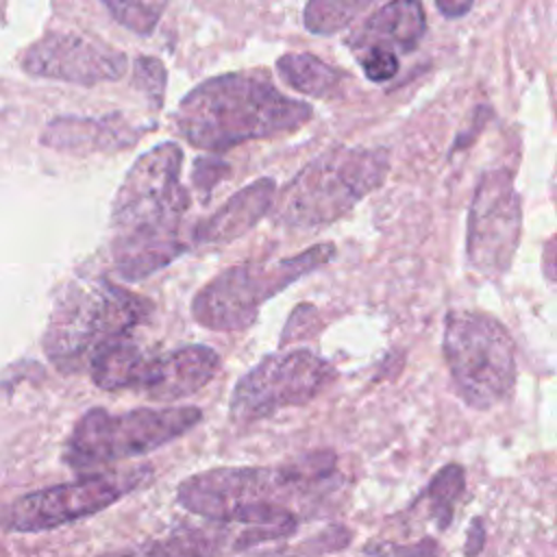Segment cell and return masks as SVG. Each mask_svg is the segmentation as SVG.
<instances>
[{
	"label": "cell",
	"mask_w": 557,
	"mask_h": 557,
	"mask_svg": "<svg viewBox=\"0 0 557 557\" xmlns=\"http://www.w3.org/2000/svg\"><path fill=\"white\" fill-rule=\"evenodd\" d=\"M333 476L331 450L309 453L283 466L211 468L181 481L176 503L209 522L244 529L261 544L292 535L300 520L292 503L313 498Z\"/></svg>",
	"instance_id": "1"
},
{
	"label": "cell",
	"mask_w": 557,
	"mask_h": 557,
	"mask_svg": "<svg viewBox=\"0 0 557 557\" xmlns=\"http://www.w3.org/2000/svg\"><path fill=\"white\" fill-rule=\"evenodd\" d=\"M181 174V146L163 141L146 150L120 183L111 205V259L122 278H148L191 248L181 235L191 200Z\"/></svg>",
	"instance_id": "2"
},
{
	"label": "cell",
	"mask_w": 557,
	"mask_h": 557,
	"mask_svg": "<svg viewBox=\"0 0 557 557\" xmlns=\"http://www.w3.org/2000/svg\"><path fill=\"white\" fill-rule=\"evenodd\" d=\"M313 109L276 89L263 74L211 76L185 94L174 113L178 135L194 148L226 152L244 141L302 128Z\"/></svg>",
	"instance_id": "3"
},
{
	"label": "cell",
	"mask_w": 557,
	"mask_h": 557,
	"mask_svg": "<svg viewBox=\"0 0 557 557\" xmlns=\"http://www.w3.org/2000/svg\"><path fill=\"white\" fill-rule=\"evenodd\" d=\"M152 313V302L107 278L70 283L50 313L44 348L63 372L87 368L104 344L128 337Z\"/></svg>",
	"instance_id": "4"
},
{
	"label": "cell",
	"mask_w": 557,
	"mask_h": 557,
	"mask_svg": "<svg viewBox=\"0 0 557 557\" xmlns=\"http://www.w3.org/2000/svg\"><path fill=\"white\" fill-rule=\"evenodd\" d=\"M389 170L385 148L339 146L309 161L278 194L276 220L292 228H324L374 191Z\"/></svg>",
	"instance_id": "5"
},
{
	"label": "cell",
	"mask_w": 557,
	"mask_h": 557,
	"mask_svg": "<svg viewBox=\"0 0 557 557\" xmlns=\"http://www.w3.org/2000/svg\"><path fill=\"white\" fill-rule=\"evenodd\" d=\"M200 420L202 411L194 405L139 407L124 413L96 407L74 424L63 459L74 470H96L152 453L183 437Z\"/></svg>",
	"instance_id": "6"
},
{
	"label": "cell",
	"mask_w": 557,
	"mask_h": 557,
	"mask_svg": "<svg viewBox=\"0 0 557 557\" xmlns=\"http://www.w3.org/2000/svg\"><path fill=\"white\" fill-rule=\"evenodd\" d=\"M335 255L331 242L311 246L278 261H246L231 265L205 283L194 300V320L218 333H237L255 324L259 309L272 296L326 265Z\"/></svg>",
	"instance_id": "7"
},
{
	"label": "cell",
	"mask_w": 557,
	"mask_h": 557,
	"mask_svg": "<svg viewBox=\"0 0 557 557\" xmlns=\"http://www.w3.org/2000/svg\"><path fill=\"white\" fill-rule=\"evenodd\" d=\"M442 352L453 385L472 409L503 403L516 385V344L500 320L483 311H448Z\"/></svg>",
	"instance_id": "8"
},
{
	"label": "cell",
	"mask_w": 557,
	"mask_h": 557,
	"mask_svg": "<svg viewBox=\"0 0 557 557\" xmlns=\"http://www.w3.org/2000/svg\"><path fill=\"white\" fill-rule=\"evenodd\" d=\"M152 479L150 466L91 472L76 481L28 492L0 509V527L13 533H37L89 518Z\"/></svg>",
	"instance_id": "9"
},
{
	"label": "cell",
	"mask_w": 557,
	"mask_h": 557,
	"mask_svg": "<svg viewBox=\"0 0 557 557\" xmlns=\"http://www.w3.org/2000/svg\"><path fill=\"white\" fill-rule=\"evenodd\" d=\"M333 366L309 348L278 350L257 361L233 387L231 418L255 422L272 413L311 403L333 381Z\"/></svg>",
	"instance_id": "10"
},
{
	"label": "cell",
	"mask_w": 557,
	"mask_h": 557,
	"mask_svg": "<svg viewBox=\"0 0 557 557\" xmlns=\"http://www.w3.org/2000/svg\"><path fill=\"white\" fill-rule=\"evenodd\" d=\"M522 200L507 168L490 170L474 187L466 226L468 265L487 278L503 276L518 250Z\"/></svg>",
	"instance_id": "11"
},
{
	"label": "cell",
	"mask_w": 557,
	"mask_h": 557,
	"mask_svg": "<svg viewBox=\"0 0 557 557\" xmlns=\"http://www.w3.org/2000/svg\"><path fill=\"white\" fill-rule=\"evenodd\" d=\"M126 65L122 50L76 33H48L22 54L24 72L85 87L122 78Z\"/></svg>",
	"instance_id": "12"
},
{
	"label": "cell",
	"mask_w": 557,
	"mask_h": 557,
	"mask_svg": "<svg viewBox=\"0 0 557 557\" xmlns=\"http://www.w3.org/2000/svg\"><path fill=\"white\" fill-rule=\"evenodd\" d=\"M220 355L205 346L191 344L170 352L152 355L146 368L144 392L150 400H181L200 392L220 372Z\"/></svg>",
	"instance_id": "13"
},
{
	"label": "cell",
	"mask_w": 557,
	"mask_h": 557,
	"mask_svg": "<svg viewBox=\"0 0 557 557\" xmlns=\"http://www.w3.org/2000/svg\"><path fill=\"white\" fill-rule=\"evenodd\" d=\"M276 198V183L270 176L257 178L237 189L218 211L200 220L191 231V239L198 246L231 244L246 235L272 207Z\"/></svg>",
	"instance_id": "14"
},
{
	"label": "cell",
	"mask_w": 557,
	"mask_h": 557,
	"mask_svg": "<svg viewBox=\"0 0 557 557\" xmlns=\"http://www.w3.org/2000/svg\"><path fill=\"white\" fill-rule=\"evenodd\" d=\"M426 33L424 7L416 0H394L379 7L346 41L355 52L381 48L398 57L413 52Z\"/></svg>",
	"instance_id": "15"
},
{
	"label": "cell",
	"mask_w": 557,
	"mask_h": 557,
	"mask_svg": "<svg viewBox=\"0 0 557 557\" xmlns=\"http://www.w3.org/2000/svg\"><path fill=\"white\" fill-rule=\"evenodd\" d=\"M144 128L128 124L122 115L76 117L65 115L52 120L41 133V144L67 152H113L131 148Z\"/></svg>",
	"instance_id": "16"
},
{
	"label": "cell",
	"mask_w": 557,
	"mask_h": 557,
	"mask_svg": "<svg viewBox=\"0 0 557 557\" xmlns=\"http://www.w3.org/2000/svg\"><path fill=\"white\" fill-rule=\"evenodd\" d=\"M246 531L209 522L205 527H181L163 537L122 548L104 557H220L231 548H246Z\"/></svg>",
	"instance_id": "17"
},
{
	"label": "cell",
	"mask_w": 557,
	"mask_h": 557,
	"mask_svg": "<svg viewBox=\"0 0 557 557\" xmlns=\"http://www.w3.org/2000/svg\"><path fill=\"white\" fill-rule=\"evenodd\" d=\"M152 352L144 350L133 335L113 339L98 348L87 368L91 374V381L107 392L117 389H141L146 368Z\"/></svg>",
	"instance_id": "18"
},
{
	"label": "cell",
	"mask_w": 557,
	"mask_h": 557,
	"mask_svg": "<svg viewBox=\"0 0 557 557\" xmlns=\"http://www.w3.org/2000/svg\"><path fill=\"white\" fill-rule=\"evenodd\" d=\"M281 81L298 94L313 98H331L342 91L346 74L309 52H287L276 59Z\"/></svg>",
	"instance_id": "19"
},
{
	"label": "cell",
	"mask_w": 557,
	"mask_h": 557,
	"mask_svg": "<svg viewBox=\"0 0 557 557\" xmlns=\"http://www.w3.org/2000/svg\"><path fill=\"white\" fill-rule=\"evenodd\" d=\"M463 490H466L463 468L459 463H448L431 479V483L418 498L426 507L429 518L435 522L440 531H444L453 522L455 505L463 494Z\"/></svg>",
	"instance_id": "20"
},
{
	"label": "cell",
	"mask_w": 557,
	"mask_h": 557,
	"mask_svg": "<svg viewBox=\"0 0 557 557\" xmlns=\"http://www.w3.org/2000/svg\"><path fill=\"white\" fill-rule=\"evenodd\" d=\"M366 9L363 0H313L305 7L302 22L309 33L331 35L346 28Z\"/></svg>",
	"instance_id": "21"
},
{
	"label": "cell",
	"mask_w": 557,
	"mask_h": 557,
	"mask_svg": "<svg viewBox=\"0 0 557 557\" xmlns=\"http://www.w3.org/2000/svg\"><path fill=\"white\" fill-rule=\"evenodd\" d=\"M111 17L137 35H150L161 20L168 2H104Z\"/></svg>",
	"instance_id": "22"
},
{
	"label": "cell",
	"mask_w": 557,
	"mask_h": 557,
	"mask_svg": "<svg viewBox=\"0 0 557 557\" xmlns=\"http://www.w3.org/2000/svg\"><path fill=\"white\" fill-rule=\"evenodd\" d=\"M133 81H135L137 89H141L146 94V98L150 100L152 107L159 109L163 104L168 74H165V65L157 57H137L135 70H133Z\"/></svg>",
	"instance_id": "23"
},
{
	"label": "cell",
	"mask_w": 557,
	"mask_h": 557,
	"mask_svg": "<svg viewBox=\"0 0 557 557\" xmlns=\"http://www.w3.org/2000/svg\"><path fill=\"white\" fill-rule=\"evenodd\" d=\"M363 74L372 83H385L392 81L400 70V59L387 50L381 48H361L355 52Z\"/></svg>",
	"instance_id": "24"
},
{
	"label": "cell",
	"mask_w": 557,
	"mask_h": 557,
	"mask_svg": "<svg viewBox=\"0 0 557 557\" xmlns=\"http://www.w3.org/2000/svg\"><path fill=\"white\" fill-rule=\"evenodd\" d=\"M363 553L370 557H437L440 544L431 537H422L411 544H396V542H383L374 540L363 546Z\"/></svg>",
	"instance_id": "25"
},
{
	"label": "cell",
	"mask_w": 557,
	"mask_h": 557,
	"mask_svg": "<svg viewBox=\"0 0 557 557\" xmlns=\"http://www.w3.org/2000/svg\"><path fill=\"white\" fill-rule=\"evenodd\" d=\"M228 172V165L215 157H200L194 161V185L207 196L220 178Z\"/></svg>",
	"instance_id": "26"
},
{
	"label": "cell",
	"mask_w": 557,
	"mask_h": 557,
	"mask_svg": "<svg viewBox=\"0 0 557 557\" xmlns=\"http://www.w3.org/2000/svg\"><path fill=\"white\" fill-rule=\"evenodd\" d=\"M485 544V529H483V520L474 518L470 529H468V537H466V557H476L481 553Z\"/></svg>",
	"instance_id": "27"
},
{
	"label": "cell",
	"mask_w": 557,
	"mask_h": 557,
	"mask_svg": "<svg viewBox=\"0 0 557 557\" xmlns=\"http://www.w3.org/2000/svg\"><path fill=\"white\" fill-rule=\"evenodd\" d=\"M435 7H437V11H440L444 17H461V15H466V13L472 9V2H468V0H461V2H444V0H437Z\"/></svg>",
	"instance_id": "28"
}]
</instances>
